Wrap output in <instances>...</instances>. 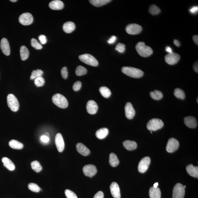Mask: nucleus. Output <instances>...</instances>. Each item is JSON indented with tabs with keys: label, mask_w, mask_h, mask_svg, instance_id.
Listing matches in <instances>:
<instances>
[{
	"label": "nucleus",
	"mask_w": 198,
	"mask_h": 198,
	"mask_svg": "<svg viewBox=\"0 0 198 198\" xmlns=\"http://www.w3.org/2000/svg\"><path fill=\"white\" fill-rule=\"evenodd\" d=\"M61 74L62 77L64 79H67L68 76V71L67 67H64L61 70Z\"/></svg>",
	"instance_id": "obj_45"
},
{
	"label": "nucleus",
	"mask_w": 198,
	"mask_h": 198,
	"mask_svg": "<svg viewBox=\"0 0 198 198\" xmlns=\"http://www.w3.org/2000/svg\"><path fill=\"white\" fill-rule=\"evenodd\" d=\"M82 85V83L81 82L79 81L76 82L73 85V90L76 92L79 91L81 88Z\"/></svg>",
	"instance_id": "obj_44"
},
{
	"label": "nucleus",
	"mask_w": 198,
	"mask_h": 198,
	"mask_svg": "<svg viewBox=\"0 0 198 198\" xmlns=\"http://www.w3.org/2000/svg\"><path fill=\"white\" fill-rule=\"evenodd\" d=\"M39 40L41 43L44 44L46 43L47 42V39L45 35H41L39 36Z\"/></svg>",
	"instance_id": "obj_46"
},
{
	"label": "nucleus",
	"mask_w": 198,
	"mask_h": 198,
	"mask_svg": "<svg viewBox=\"0 0 198 198\" xmlns=\"http://www.w3.org/2000/svg\"><path fill=\"white\" fill-rule=\"evenodd\" d=\"M149 194L150 198H161V192L158 188H155L153 187L150 189Z\"/></svg>",
	"instance_id": "obj_24"
},
{
	"label": "nucleus",
	"mask_w": 198,
	"mask_h": 198,
	"mask_svg": "<svg viewBox=\"0 0 198 198\" xmlns=\"http://www.w3.org/2000/svg\"><path fill=\"white\" fill-rule=\"evenodd\" d=\"M125 112L127 118L129 119H131L134 117L135 111L133 105L130 102H127L125 107Z\"/></svg>",
	"instance_id": "obj_15"
},
{
	"label": "nucleus",
	"mask_w": 198,
	"mask_h": 198,
	"mask_svg": "<svg viewBox=\"0 0 198 198\" xmlns=\"http://www.w3.org/2000/svg\"><path fill=\"white\" fill-rule=\"evenodd\" d=\"M149 12L152 15H158L161 12L160 8L155 5H151L149 7Z\"/></svg>",
	"instance_id": "obj_35"
},
{
	"label": "nucleus",
	"mask_w": 198,
	"mask_h": 198,
	"mask_svg": "<svg viewBox=\"0 0 198 198\" xmlns=\"http://www.w3.org/2000/svg\"><path fill=\"white\" fill-rule=\"evenodd\" d=\"M125 45L124 44L119 43L116 46L115 50L120 53H123L125 51Z\"/></svg>",
	"instance_id": "obj_43"
},
{
	"label": "nucleus",
	"mask_w": 198,
	"mask_h": 198,
	"mask_svg": "<svg viewBox=\"0 0 198 198\" xmlns=\"http://www.w3.org/2000/svg\"><path fill=\"white\" fill-rule=\"evenodd\" d=\"M33 21V16L29 12L23 13L19 17V23L24 26H28L31 24Z\"/></svg>",
	"instance_id": "obj_9"
},
{
	"label": "nucleus",
	"mask_w": 198,
	"mask_h": 198,
	"mask_svg": "<svg viewBox=\"0 0 198 198\" xmlns=\"http://www.w3.org/2000/svg\"><path fill=\"white\" fill-rule=\"evenodd\" d=\"M186 186H184V188H186Z\"/></svg>",
	"instance_id": "obj_58"
},
{
	"label": "nucleus",
	"mask_w": 198,
	"mask_h": 198,
	"mask_svg": "<svg viewBox=\"0 0 198 198\" xmlns=\"http://www.w3.org/2000/svg\"><path fill=\"white\" fill-rule=\"evenodd\" d=\"M53 102L56 106L61 108H66L68 106V103L66 98L60 94H56L53 96Z\"/></svg>",
	"instance_id": "obj_3"
},
{
	"label": "nucleus",
	"mask_w": 198,
	"mask_h": 198,
	"mask_svg": "<svg viewBox=\"0 0 198 198\" xmlns=\"http://www.w3.org/2000/svg\"><path fill=\"white\" fill-rule=\"evenodd\" d=\"M164 123L159 119H153L150 120L147 124L148 130L151 131H156L161 129L164 126Z\"/></svg>",
	"instance_id": "obj_4"
},
{
	"label": "nucleus",
	"mask_w": 198,
	"mask_h": 198,
	"mask_svg": "<svg viewBox=\"0 0 198 198\" xmlns=\"http://www.w3.org/2000/svg\"><path fill=\"white\" fill-rule=\"evenodd\" d=\"M83 172L85 175L92 178L97 173V169L95 165H85L83 168Z\"/></svg>",
	"instance_id": "obj_13"
},
{
	"label": "nucleus",
	"mask_w": 198,
	"mask_h": 198,
	"mask_svg": "<svg viewBox=\"0 0 198 198\" xmlns=\"http://www.w3.org/2000/svg\"><path fill=\"white\" fill-rule=\"evenodd\" d=\"M193 69L194 71L198 73V62H196L195 64H194L193 65Z\"/></svg>",
	"instance_id": "obj_52"
},
{
	"label": "nucleus",
	"mask_w": 198,
	"mask_h": 198,
	"mask_svg": "<svg viewBox=\"0 0 198 198\" xmlns=\"http://www.w3.org/2000/svg\"><path fill=\"white\" fill-rule=\"evenodd\" d=\"M197 103L198 102V98H197Z\"/></svg>",
	"instance_id": "obj_59"
},
{
	"label": "nucleus",
	"mask_w": 198,
	"mask_h": 198,
	"mask_svg": "<svg viewBox=\"0 0 198 198\" xmlns=\"http://www.w3.org/2000/svg\"><path fill=\"white\" fill-rule=\"evenodd\" d=\"M185 194V188L182 184L178 183L173 190V198H184Z\"/></svg>",
	"instance_id": "obj_7"
},
{
	"label": "nucleus",
	"mask_w": 198,
	"mask_h": 198,
	"mask_svg": "<svg viewBox=\"0 0 198 198\" xmlns=\"http://www.w3.org/2000/svg\"><path fill=\"white\" fill-rule=\"evenodd\" d=\"M184 123L186 125L190 128H195L197 126V121L195 117L192 116L185 117Z\"/></svg>",
	"instance_id": "obj_19"
},
{
	"label": "nucleus",
	"mask_w": 198,
	"mask_h": 198,
	"mask_svg": "<svg viewBox=\"0 0 198 198\" xmlns=\"http://www.w3.org/2000/svg\"><path fill=\"white\" fill-rule=\"evenodd\" d=\"M198 11V7L197 6H193L190 9V12L192 14H195L197 13Z\"/></svg>",
	"instance_id": "obj_50"
},
{
	"label": "nucleus",
	"mask_w": 198,
	"mask_h": 198,
	"mask_svg": "<svg viewBox=\"0 0 198 198\" xmlns=\"http://www.w3.org/2000/svg\"><path fill=\"white\" fill-rule=\"evenodd\" d=\"M7 99L9 107L12 111H17L19 108V103L16 97L13 94H10L7 96Z\"/></svg>",
	"instance_id": "obj_5"
},
{
	"label": "nucleus",
	"mask_w": 198,
	"mask_h": 198,
	"mask_svg": "<svg viewBox=\"0 0 198 198\" xmlns=\"http://www.w3.org/2000/svg\"><path fill=\"white\" fill-rule=\"evenodd\" d=\"M193 41L195 43L196 45H198V36L197 35L193 36Z\"/></svg>",
	"instance_id": "obj_51"
},
{
	"label": "nucleus",
	"mask_w": 198,
	"mask_h": 198,
	"mask_svg": "<svg viewBox=\"0 0 198 198\" xmlns=\"http://www.w3.org/2000/svg\"><path fill=\"white\" fill-rule=\"evenodd\" d=\"M45 83V81L44 78L42 76L36 78L34 80V83L37 87L43 86Z\"/></svg>",
	"instance_id": "obj_40"
},
{
	"label": "nucleus",
	"mask_w": 198,
	"mask_h": 198,
	"mask_svg": "<svg viewBox=\"0 0 198 198\" xmlns=\"http://www.w3.org/2000/svg\"><path fill=\"white\" fill-rule=\"evenodd\" d=\"M117 39L116 37L115 36H113L108 39L107 42L109 44H113L115 43Z\"/></svg>",
	"instance_id": "obj_47"
},
{
	"label": "nucleus",
	"mask_w": 198,
	"mask_h": 198,
	"mask_svg": "<svg viewBox=\"0 0 198 198\" xmlns=\"http://www.w3.org/2000/svg\"><path fill=\"white\" fill-rule=\"evenodd\" d=\"M150 94L152 99L156 100H159L162 99L163 97V94L162 92L157 90L151 92Z\"/></svg>",
	"instance_id": "obj_32"
},
{
	"label": "nucleus",
	"mask_w": 198,
	"mask_h": 198,
	"mask_svg": "<svg viewBox=\"0 0 198 198\" xmlns=\"http://www.w3.org/2000/svg\"><path fill=\"white\" fill-rule=\"evenodd\" d=\"M122 71L126 75L133 78H140L143 76L144 74V72L140 69L131 67H123Z\"/></svg>",
	"instance_id": "obj_2"
},
{
	"label": "nucleus",
	"mask_w": 198,
	"mask_h": 198,
	"mask_svg": "<svg viewBox=\"0 0 198 198\" xmlns=\"http://www.w3.org/2000/svg\"><path fill=\"white\" fill-rule=\"evenodd\" d=\"M151 163V158L149 157H146L142 158L139 163V172L144 173L148 170Z\"/></svg>",
	"instance_id": "obj_8"
},
{
	"label": "nucleus",
	"mask_w": 198,
	"mask_h": 198,
	"mask_svg": "<svg viewBox=\"0 0 198 198\" xmlns=\"http://www.w3.org/2000/svg\"><path fill=\"white\" fill-rule=\"evenodd\" d=\"M65 195L67 198H78L75 193L70 190H65Z\"/></svg>",
	"instance_id": "obj_42"
},
{
	"label": "nucleus",
	"mask_w": 198,
	"mask_h": 198,
	"mask_svg": "<svg viewBox=\"0 0 198 198\" xmlns=\"http://www.w3.org/2000/svg\"><path fill=\"white\" fill-rule=\"evenodd\" d=\"M40 140L42 142L44 143H47L49 142L50 138L49 137L45 136V135H42L40 137Z\"/></svg>",
	"instance_id": "obj_48"
},
{
	"label": "nucleus",
	"mask_w": 198,
	"mask_h": 198,
	"mask_svg": "<svg viewBox=\"0 0 198 198\" xmlns=\"http://www.w3.org/2000/svg\"><path fill=\"white\" fill-rule=\"evenodd\" d=\"M76 148L78 152L83 156H88L90 154V150L81 143L76 144Z\"/></svg>",
	"instance_id": "obj_20"
},
{
	"label": "nucleus",
	"mask_w": 198,
	"mask_h": 198,
	"mask_svg": "<svg viewBox=\"0 0 198 198\" xmlns=\"http://www.w3.org/2000/svg\"><path fill=\"white\" fill-rule=\"evenodd\" d=\"M9 145L12 148L16 149H22L24 147L22 143L14 140H11L9 142Z\"/></svg>",
	"instance_id": "obj_30"
},
{
	"label": "nucleus",
	"mask_w": 198,
	"mask_h": 198,
	"mask_svg": "<svg viewBox=\"0 0 198 198\" xmlns=\"http://www.w3.org/2000/svg\"><path fill=\"white\" fill-rule=\"evenodd\" d=\"M79 59L81 61L87 65L97 67L99 65V62L92 55L85 54L79 56Z\"/></svg>",
	"instance_id": "obj_6"
},
{
	"label": "nucleus",
	"mask_w": 198,
	"mask_h": 198,
	"mask_svg": "<svg viewBox=\"0 0 198 198\" xmlns=\"http://www.w3.org/2000/svg\"><path fill=\"white\" fill-rule=\"evenodd\" d=\"M31 46L35 48L36 49L40 50L43 47L41 44L39 43L36 39L34 38H33L31 39Z\"/></svg>",
	"instance_id": "obj_41"
},
{
	"label": "nucleus",
	"mask_w": 198,
	"mask_h": 198,
	"mask_svg": "<svg viewBox=\"0 0 198 198\" xmlns=\"http://www.w3.org/2000/svg\"><path fill=\"white\" fill-rule=\"evenodd\" d=\"M179 142L174 138L169 139L167 142L166 150L169 153H173L178 149L179 147Z\"/></svg>",
	"instance_id": "obj_10"
},
{
	"label": "nucleus",
	"mask_w": 198,
	"mask_h": 198,
	"mask_svg": "<svg viewBox=\"0 0 198 198\" xmlns=\"http://www.w3.org/2000/svg\"><path fill=\"white\" fill-rule=\"evenodd\" d=\"M109 163L110 165L115 167L119 165V161L115 153H110L109 156Z\"/></svg>",
	"instance_id": "obj_29"
},
{
	"label": "nucleus",
	"mask_w": 198,
	"mask_h": 198,
	"mask_svg": "<svg viewBox=\"0 0 198 198\" xmlns=\"http://www.w3.org/2000/svg\"><path fill=\"white\" fill-rule=\"evenodd\" d=\"M49 6L51 9L60 10L64 8V4L61 1L59 0H55L50 3Z\"/></svg>",
	"instance_id": "obj_21"
},
{
	"label": "nucleus",
	"mask_w": 198,
	"mask_h": 198,
	"mask_svg": "<svg viewBox=\"0 0 198 198\" xmlns=\"http://www.w3.org/2000/svg\"><path fill=\"white\" fill-rule=\"evenodd\" d=\"M109 130L107 128H101L96 131V136L98 138L101 140L107 136Z\"/></svg>",
	"instance_id": "obj_27"
},
{
	"label": "nucleus",
	"mask_w": 198,
	"mask_h": 198,
	"mask_svg": "<svg viewBox=\"0 0 198 198\" xmlns=\"http://www.w3.org/2000/svg\"><path fill=\"white\" fill-rule=\"evenodd\" d=\"M32 168L36 172H39L41 171L42 169V166L40 163L37 161H34L31 163Z\"/></svg>",
	"instance_id": "obj_36"
},
{
	"label": "nucleus",
	"mask_w": 198,
	"mask_h": 198,
	"mask_svg": "<svg viewBox=\"0 0 198 198\" xmlns=\"http://www.w3.org/2000/svg\"><path fill=\"white\" fill-rule=\"evenodd\" d=\"M111 1L110 0H91L89 1L94 6L100 7L105 5L107 4Z\"/></svg>",
	"instance_id": "obj_31"
},
{
	"label": "nucleus",
	"mask_w": 198,
	"mask_h": 198,
	"mask_svg": "<svg viewBox=\"0 0 198 198\" xmlns=\"http://www.w3.org/2000/svg\"><path fill=\"white\" fill-rule=\"evenodd\" d=\"M75 29V25L74 23L71 21L64 23L63 26L64 31L68 33H72Z\"/></svg>",
	"instance_id": "obj_25"
},
{
	"label": "nucleus",
	"mask_w": 198,
	"mask_h": 198,
	"mask_svg": "<svg viewBox=\"0 0 198 198\" xmlns=\"http://www.w3.org/2000/svg\"><path fill=\"white\" fill-rule=\"evenodd\" d=\"M28 189L33 192L38 193L40 192V188L38 185L35 183H31L28 185Z\"/></svg>",
	"instance_id": "obj_39"
},
{
	"label": "nucleus",
	"mask_w": 198,
	"mask_h": 198,
	"mask_svg": "<svg viewBox=\"0 0 198 198\" xmlns=\"http://www.w3.org/2000/svg\"><path fill=\"white\" fill-rule=\"evenodd\" d=\"M174 94L175 97L181 99H184L185 98V94L184 92L182 89L177 88L174 90Z\"/></svg>",
	"instance_id": "obj_34"
},
{
	"label": "nucleus",
	"mask_w": 198,
	"mask_h": 198,
	"mask_svg": "<svg viewBox=\"0 0 198 198\" xmlns=\"http://www.w3.org/2000/svg\"><path fill=\"white\" fill-rule=\"evenodd\" d=\"M165 50L168 53H172V49H171L170 47H169V46H167V47H166Z\"/></svg>",
	"instance_id": "obj_53"
},
{
	"label": "nucleus",
	"mask_w": 198,
	"mask_h": 198,
	"mask_svg": "<svg viewBox=\"0 0 198 198\" xmlns=\"http://www.w3.org/2000/svg\"><path fill=\"white\" fill-rule=\"evenodd\" d=\"M99 92L103 97L108 98L111 94L110 90L106 87H102L99 89Z\"/></svg>",
	"instance_id": "obj_33"
},
{
	"label": "nucleus",
	"mask_w": 198,
	"mask_h": 198,
	"mask_svg": "<svg viewBox=\"0 0 198 198\" xmlns=\"http://www.w3.org/2000/svg\"><path fill=\"white\" fill-rule=\"evenodd\" d=\"M158 182H156L154 184V185H153V187L155 188H158Z\"/></svg>",
	"instance_id": "obj_55"
},
{
	"label": "nucleus",
	"mask_w": 198,
	"mask_h": 198,
	"mask_svg": "<svg viewBox=\"0 0 198 198\" xmlns=\"http://www.w3.org/2000/svg\"><path fill=\"white\" fill-rule=\"evenodd\" d=\"M55 144L58 151L60 152H62L65 148V144L62 135L60 133L57 134L55 138Z\"/></svg>",
	"instance_id": "obj_14"
},
{
	"label": "nucleus",
	"mask_w": 198,
	"mask_h": 198,
	"mask_svg": "<svg viewBox=\"0 0 198 198\" xmlns=\"http://www.w3.org/2000/svg\"><path fill=\"white\" fill-rule=\"evenodd\" d=\"M87 69L82 66H78L76 69L75 71L76 74L78 76L83 75L87 74Z\"/></svg>",
	"instance_id": "obj_37"
},
{
	"label": "nucleus",
	"mask_w": 198,
	"mask_h": 198,
	"mask_svg": "<svg viewBox=\"0 0 198 198\" xmlns=\"http://www.w3.org/2000/svg\"><path fill=\"white\" fill-rule=\"evenodd\" d=\"M10 1L12 2H15L17 1V0H11Z\"/></svg>",
	"instance_id": "obj_57"
},
{
	"label": "nucleus",
	"mask_w": 198,
	"mask_h": 198,
	"mask_svg": "<svg viewBox=\"0 0 198 198\" xmlns=\"http://www.w3.org/2000/svg\"><path fill=\"white\" fill-rule=\"evenodd\" d=\"M1 48L3 54L6 56H8L10 54L9 44L6 38H3L2 39L1 42Z\"/></svg>",
	"instance_id": "obj_18"
},
{
	"label": "nucleus",
	"mask_w": 198,
	"mask_h": 198,
	"mask_svg": "<svg viewBox=\"0 0 198 198\" xmlns=\"http://www.w3.org/2000/svg\"><path fill=\"white\" fill-rule=\"evenodd\" d=\"M104 198V194L102 192H98L94 196L93 198Z\"/></svg>",
	"instance_id": "obj_49"
},
{
	"label": "nucleus",
	"mask_w": 198,
	"mask_h": 198,
	"mask_svg": "<svg viewBox=\"0 0 198 198\" xmlns=\"http://www.w3.org/2000/svg\"><path fill=\"white\" fill-rule=\"evenodd\" d=\"M43 71L40 69H37L36 70H34L32 72L30 79L33 80L36 78L42 76L43 74Z\"/></svg>",
	"instance_id": "obj_38"
},
{
	"label": "nucleus",
	"mask_w": 198,
	"mask_h": 198,
	"mask_svg": "<svg viewBox=\"0 0 198 198\" xmlns=\"http://www.w3.org/2000/svg\"><path fill=\"white\" fill-rule=\"evenodd\" d=\"M186 171L188 173L193 177L198 178V167L197 166H194L192 165L187 166Z\"/></svg>",
	"instance_id": "obj_22"
},
{
	"label": "nucleus",
	"mask_w": 198,
	"mask_h": 198,
	"mask_svg": "<svg viewBox=\"0 0 198 198\" xmlns=\"http://www.w3.org/2000/svg\"><path fill=\"white\" fill-rule=\"evenodd\" d=\"M86 109L87 112L91 115L95 114L98 110L97 103L93 100L89 101L87 103Z\"/></svg>",
	"instance_id": "obj_17"
},
{
	"label": "nucleus",
	"mask_w": 198,
	"mask_h": 198,
	"mask_svg": "<svg viewBox=\"0 0 198 198\" xmlns=\"http://www.w3.org/2000/svg\"><path fill=\"white\" fill-rule=\"evenodd\" d=\"M42 135H45V136H47V137H50L49 136V133H47V132H46V133L43 134Z\"/></svg>",
	"instance_id": "obj_56"
},
{
	"label": "nucleus",
	"mask_w": 198,
	"mask_h": 198,
	"mask_svg": "<svg viewBox=\"0 0 198 198\" xmlns=\"http://www.w3.org/2000/svg\"><path fill=\"white\" fill-rule=\"evenodd\" d=\"M124 147L129 151H133L136 149L137 147V143L134 141L126 140L123 143Z\"/></svg>",
	"instance_id": "obj_26"
},
{
	"label": "nucleus",
	"mask_w": 198,
	"mask_h": 198,
	"mask_svg": "<svg viewBox=\"0 0 198 198\" xmlns=\"http://www.w3.org/2000/svg\"><path fill=\"white\" fill-rule=\"evenodd\" d=\"M135 48L138 54L144 57H149L153 53L152 49L149 46L145 45L144 42H138Z\"/></svg>",
	"instance_id": "obj_1"
},
{
	"label": "nucleus",
	"mask_w": 198,
	"mask_h": 198,
	"mask_svg": "<svg viewBox=\"0 0 198 198\" xmlns=\"http://www.w3.org/2000/svg\"><path fill=\"white\" fill-rule=\"evenodd\" d=\"M180 56L177 53L172 52L166 55L165 59L166 62L170 65H174L179 61Z\"/></svg>",
	"instance_id": "obj_12"
},
{
	"label": "nucleus",
	"mask_w": 198,
	"mask_h": 198,
	"mask_svg": "<svg viewBox=\"0 0 198 198\" xmlns=\"http://www.w3.org/2000/svg\"><path fill=\"white\" fill-rule=\"evenodd\" d=\"M20 54L21 59L23 61L27 59L29 56V51L26 46H21L20 49Z\"/></svg>",
	"instance_id": "obj_28"
},
{
	"label": "nucleus",
	"mask_w": 198,
	"mask_h": 198,
	"mask_svg": "<svg viewBox=\"0 0 198 198\" xmlns=\"http://www.w3.org/2000/svg\"><path fill=\"white\" fill-rule=\"evenodd\" d=\"M127 33L130 35H137L141 33L142 27L140 25L136 24L128 25L126 28Z\"/></svg>",
	"instance_id": "obj_11"
},
{
	"label": "nucleus",
	"mask_w": 198,
	"mask_h": 198,
	"mask_svg": "<svg viewBox=\"0 0 198 198\" xmlns=\"http://www.w3.org/2000/svg\"><path fill=\"white\" fill-rule=\"evenodd\" d=\"M110 192L114 198H120V189L118 184L115 182H113L110 186Z\"/></svg>",
	"instance_id": "obj_16"
},
{
	"label": "nucleus",
	"mask_w": 198,
	"mask_h": 198,
	"mask_svg": "<svg viewBox=\"0 0 198 198\" xmlns=\"http://www.w3.org/2000/svg\"><path fill=\"white\" fill-rule=\"evenodd\" d=\"M2 161L5 167L10 171L15 170V166L11 160L6 157H4L2 159Z\"/></svg>",
	"instance_id": "obj_23"
},
{
	"label": "nucleus",
	"mask_w": 198,
	"mask_h": 198,
	"mask_svg": "<svg viewBox=\"0 0 198 198\" xmlns=\"http://www.w3.org/2000/svg\"><path fill=\"white\" fill-rule=\"evenodd\" d=\"M174 44L177 47H179L180 46V43L177 40H174Z\"/></svg>",
	"instance_id": "obj_54"
}]
</instances>
